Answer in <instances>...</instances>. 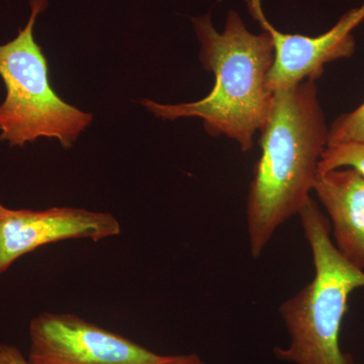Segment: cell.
I'll return each instance as SVG.
<instances>
[{
    "instance_id": "cell-13",
    "label": "cell",
    "mask_w": 364,
    "mask_h": 364,
    "mask_svg": "<svg viewBox=\"0 0 364 364\" xmlns=\"http://www.w3.org/2000/svg\"></svg>"
},
{
    "instance_id": "cell-7",
    "label": "cell",
    "mask_w": 364,
    "mask_h": 364,
    "mask_svg": "<svg viewBox=\"0 0 364 364\" xmlns=\"http://www.w3.org/2000/svg\"><path fill=\"white\" fill-rule=\"evenodd\" d=\"M121 225L109 213L85 208L11 210L0 205V275L21 256L68 239L95 242L117 236Z\"/></svg>"
},
{
    "instance_id": "cell-12",
    "label": "cell",
    "mask_w": 364,
    "mask_h": 364,
    "mask_svg": "<svg viewBox=\"0 0 364 364\" xmlns=\"http://www.w3.org/2000/svg\"><path fill=\"white\" fill-rule=\"evenodd\" d=\"M173 364H205L203 359L196 354H186V355H179L177 360Z\"/></svg>"
},
{
    "instance_id": "cell-10",
    "label": "cell",
    "mask_w": 364,
    "mask_h": 364,
    "mask_svg": "<svg viewBox=\"0 0 364 364\" xmlns=\"http://www.w3.org/2000/svg\"><path fill=\"white\" fill-rule=\"evenodd\" d=\"M348 141L364 142V102L354 111L340 114L329 127L328 144Z\"/></svg>"
},
{
    "instance_id": "cell-5",
    "label": "cell",
    "mask_w": 364,
    "mask_h": 364,
    "mask_svg": "<svg viewBox=\"0 0 364 364\" xmlns=\"http://www.w3.org/2000/svg\"><path fill=\"white\" fill-rule=\"evenodd\" d=\"M31 364H173L161 355L73 314L43 313L31 321Z\"/></svg>"
},
{
    "instance_id": "cell-9",
    "label": "cell",
    "mask_w": 364,
    "mask_h": 364,
    "mask_svg": "<svg viewBox=\"0 0 364 364\" xmlns=\"http://www.w3.org/2000/svg\"><path fill=\"white\" fill-rule=\"evenodd\" d=\"M348 167L364 178V142L348 141L328 144L318 164V173Z\"/></svg>"
},
{
    "instance_id": "cell-2",
    "label": "cell",
    "mask_w": 364,
    "mask_h": 364,
    "mask_svg": "<svg viewBox=\"0 0 364 364\" xmlns=\"http://www.w3.org/2000/svg\"><path fill=\"white\" fill-rule=\"evenodd\" d=\"M191 21L200 45V63L215 75L212 91L198 102L163 105L143 100L141 104L165 121L198 117L208 135L227 136L248 152L272 107L273 92L267 85L274 58L272 37L265 31L251 33L235 11L228 13L222 32L210 14Z\"/></svg>"
},
{
    "instance_id": "cell-3",
    "label": "cell",
    "mask_w": 364,
    "mask_h": 364,
    "mask_svg": "<svg viewBox=\"0 0 364 364\" xmlns=\"http://www.w3.org/2000/svg\"><path fill=\"white\" fill-rule=\"evenodd\" d=\"M312 250L315 274L310 284L279 306L289 342L274 347V358L293 364H353L340 346L342 321L350 294L364 287V270L339 252L329 220L312 198L299 213Z\"/></svg>"
},
{
    "instance_id": "cell-4",
    "label": "cell",
    "mask_w": 364,
    "mask_h": 364,
    "mask_svg": "<svg viewBox=\"0 0 364 364\" xmlns=\"http://www.w3.org/2000/svg\"><path fill=\"white\" fill-rule=\"evenodd\" d=\"M30 7L25 28L0 45V77L6 90L0 105V142L23 147L39 138H53L70 148L93 116L67 104L53 90L47 58L33 37L48 0H31Z\"/></svg>"
},
{
    "instance_id": "cell-8",
    "label": "cell",
    "mask_w": 364,
    "mask_h": 364,
    "mask_svg": "<svg viewBox=\"0 0 364 364\" xmlns=\"http://www.w3.org/2000/svg\"><path fill=\"white\" fill-rule=\"evenodd\" d=\"M330 217L335 246L364 270V178L348 167L318 173L313 188Z\"/></svg>"
},
{
    "instance_id": "cell-1",
    "label": "cell",
    "mask_w": 364,
    "mask_h": 364,
    "mask_svg": "<svg viewBox=\"0 0 364 364\" xmlns=\"http://www.w3.org/2000/svg\"><path fill=\"white\" fill-rule=\"evenodd\" d=\"M261 156L253 170L246 217L249 247L260 257L277 230L310 200L329 127L318 100L317 81L273 92L260 129Z\"/></svg>"
},
{
    "instance_id": "cell-11",
    "label": "cell",
    "mask_w": 364,
    "mask_h": 364,
    "mask_svg": "<svg viewBox=\"0 0 364 364\" xmlns=\"http://www.w3.org/2000/svg\"><path fill=\"white\" fill-rule=\"evenodd\" d=\"M0 364H31L13 345L0 343Z\"/></svg>"
},
{
    "instance_id": "cell-6",
    "label": "cell",
    "mask_w": 364,
    "mask_h": 364,
    "mask_svg": "<svg viewBox=\"0 0 364 364\" xmlns=\"http://www.w3.org/2000/svg\"><path fill=\"white\" fill-rule=\"evenodd\" d=\"M245 1L254 20L272 39L274 58L267 81L272 92L298 85L309 79L317 81L324 73L326 64L350 58L355 52L356 43L352 32L364 21V2L342 16L327 32L317 37H308L280 32L268 21L261 0Z\"/></svg>"
}]
</instances>
